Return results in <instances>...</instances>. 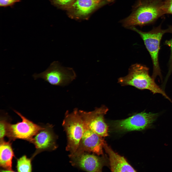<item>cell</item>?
<instances>
[{"label":"cell","mask_w":172,"mask_h":172,"mask_svg":"<svg viewBox=\"0 0 172 172\" xmlns=\"http://www.w3.org/2000/svg\"><path fill=\"white\" fill-rule=\"evenodd\" d=\"M165 14L163 0H137L130 15L121 22L127 28L142 26L153 24Z\"/></svg>","instance_id":"obj_1"},{"label":"cell","mask_w":172,"mask_h":172,"mask_svg":"<svg viewBox=\"0 0 172 172\" xmlns=\"http://www.w3.org/2000/svg\"><path fill=\"white\" fill-rule=\"evenodd\" d=\"M149 71V68L145 65L135 64L130 67L127 75L118 79V82L123 86H131L140 89L148 90L153 94L160 93L172 102L165 92L156 84L155 79L150 76Z\"/></svg>","instance_id":"obj_2"},{"label":"cell","mask_w":172,"mask_h":172,"mask_svg":"<svg viewBox=\"0 0 172 172\" xmlns=\"http://www.w3.org/2000/svg\"><path fill=\"white\" fill-rule=\"evenodd\" d=\"M161 24L147 32H143L133 27L129 28L135 31L143 39L145 46L151 56L153 64L152 77L154 79L157 76L161 78V70L158 61V54L160 44L163 35L165 33H172V26L165 29H161Z\"/></svg>","instance_id":"obj_3"},{"label":"cell","mask_w":172,"mask_h":172,"mask_svg":"<svg viewBox=\"0 0 172 172\" xmlns=\"http://www.w3.org/2000/svg\"><path fill=\"white\" fill-rule=\"evenodd\" d=\"M62 125L67 136L66 150L71 155L77 150L85 130V123L77 108L70 113L66 111Z\"/></svg>","instance_id":"obj_4"},{"label":"cell","mask_w":172,"mask_h":172,"mask_svg":"<svg viewBox=\"0 0 172 172\" xmlns=\"http://www.w3.org/2000/svg\"><path fill=\"white\" fill-rule=\"evenodd\" d=\"M33 76L35 79L42 78L53 85L64 86L75 80L76 76L72 68L63 66L59 62L54 61L45 71Z\"/></svg>","instance_id":"obj_5"},{"label":"cell","mask_w":172,"mask_h":172,"mask_svg":"<svg viewBox=\"0 0 172 172\" xmlns=\"http://www.w3.org/2000/svg\"><path fill=\"white\" fill-rule=\"evenodd\" d=\"M14 112L22 119V121L15 124H8L7 136L11 140L21 139L30 142L33 137L44 127L35 124L16 110Z\"/></svg>","instance_id":"obj_6"},{"label":"cell","mask_w":172,"mask_h":172,"mask_svg":"<svg viewBox=\"0 0 172 172\" xmlns=\"http://www.w3.org/2000/svg\"><path fill=\"white\" fill-rule=\"evenodd\" d=\"M115 0H75L66 11L70 18L77 20H88L95 11Z\"/></svg>","instance_id":"obj_7"},{"label":"cell","mask_w":172,"mask_h":172,"mask_svg":"<svg viewBox=\"0 0 172 172\" xmlns=\"http://www.w3.org/2000/svg\"><path fill=\"white\" fill-rule=\"evenodd\" d=\"M158 115L157 113L144 111L126 119L115 121L114 124L117 129L124 131L141 130L150 127Z\"/></svg>","instance_id":"obj_8"},{"label":"cell","mask_w":172,"mask_h":172,"mask_svg":"<svg viewBox=\"0 0 172 172\" xmlns=\"http://www.w3.org/2000/svg\"><path fill=\"white\" fill-rule=\"evenodd\" d=\"M108 110L107 107L103 106L96 108L92 111H79L85 125L93 132L103 137L108 135V126L104 119V116Z\"/></svg>","instance_id":"obj_9"},{"label":"cell","mask_w":172,"mask_h":172,"mask_svg":"<svg viewBox=\"0 0 172 172\" xmlns=\"http://www.w3.org/2000/svg\"><path fill=\"white\" fill-rule=\"evenodd\" d=\"M69 156L72 166L87 172H101L104 165L102 158L90 153L75 152Z\"/></svg>","instance_id":"obj_10"},{"label":"cell","mask_w":172,"mask_h":172,"mask_svg":"<svg viewBox=\"0 0 172 172\" xmlns=\"http://www.w3.org/2000/svg\"><path fill=\"white\" fill-rule=\"evenodd\" d=\"M53 127L52 125L50 124L44 126V128L38 131L29 142L34 145L36 148L32 159L41 152L54 150L57 148V137L54 132Z\"/></svg>","instance_id":"obj_11"},{"label":"cell","mask_w":172,"mask_h":172,"mask_svg":"<svg viewBox=\"0 0 172 172\" xmlns=\"http://www.w3.org/2000/svg\"><path fill=\"white\" fill-rule=\"evenodd\" d=\"M105 142L102 137L93 132L85 124L84 132L75 152H92L98 156L102 155V149Z\"/></svg>","instance_id":"obj_12"},{"label":"cell","mask_w":172,"mask_h":172,"mask_svg":"<svg viewBox=\"0 0 172 172\" xmlns=\"http://www.w3.org/2000/svg\"><path fill=\"white\" fill-rule=\"evenodd\" d=\"M103 148L109 157L111 170L113 172H135L125 159L114 151L105 142Z\"/></svg>","instance_id":"obj_13"},{"label":"cell","mask_w":172,"mask_h":172,"mask_svg":"<svg viewBox=\"0 0 172 172\" xmlns=\"http://www.w3.org/2000/svg\"><path fill=\"white\" fill-rule=\"evenodd\" d=\"M14 153L9 141L0 140V166L5 171L13 172L12 168V160Z\"/></svg>","instance_id":"obj_14"},{"label":"cell","mask_w":172,"mask_h":172,"mask_svg":"<svg viewBox=\"0 0 172 172\" xmlns=\"http://www.w3.org/2000/svg\"><path fill=\"white\" fill-rule=\"evenodd\" d=\"M32 158L24 155L17 160L16 168L18 172H31L32 170Z\"/></svg>","instance_id":"obj_15"},{"label":"cell","mask_w":172,"mask_h":172,"mask_svg":"<svg viewBox=\"0 0 172 172\" xmlns=\"http://www.w3.org/2000/svg\"><path fill=\"white\" fill-rule=\"evenodd\" d=\"M51 4L57 8L67 11L75 0H49Z\"/></svg>","instance_id":"obj_16"},{"label":"cell","mask_w":172,"mask_h":172,"mask_svg":"<svg viewBox=\"0 0 172 172\" xmlns=\"http://www.w3.org/2000/svg\"><path fill=\"white\" fill-rule=\"evenodd\" d=\"M1 117L0 122V140H3L4 137L7 135V128L10 122L8 121L7 117Z\"/></svg>","instance_id":"obj_17"},{"label":"cell","mask_w":172,"mask_h":172,"mask_svg":"<svg viewBox=\"0 0 172 172\" xmlns=\"http://www.w3.org/2000/svg\"><path fill=\"white\" fill-rule=\"evenodd\" d=\"M165 44L168 46L171 50V55L169 63V68L167 76V79L169 77L172 71V38L169 40H166Z\"/></svg>","instance_id":"obj_18"},{"label":"cell","mask_w":172,"mask_h":172,"mask_svg":"<svg viewBox=\"0 0 172 172\" xmlns=\"http://www.w3.org/2000/svg\"><path fill=\"white\" fill-rule=\"evenodd\" d=\"M21 1V0H0V6L4 7H12L16 3Z\"/></svg>","instance_id":"obj_19"},{"label":"cell","mask_w":172,"mask_h":172,"mask_svg":"<svg viewBox=\"0 0 172 172\" xmlns=\"http://www.w3.org/2000/svg\"><path fill=\"white\" fill-rule=\"evenodd\" d=\"M163 1L166 14L172 15V0H163Z\"/></svg>","instance_id":"obj_20"}]
</instances>
